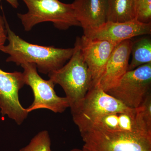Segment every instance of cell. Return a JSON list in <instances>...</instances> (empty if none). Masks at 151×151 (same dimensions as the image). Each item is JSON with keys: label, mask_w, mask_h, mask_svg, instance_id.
<instances>
[{"label": "cell", "mask_w": 151, "mask_h": 151, "mask_svg": "<svg viewBox=\"0 0 151 151\" xmlns=\"http://www.w3.org/2000/svg\"><path fill=\"white\" fill-rule=\"evenodd\" d=\"M5 22L9 44L1 47L0 51L9 55L7 62H14L18 65L25 63H34L39 72L48 74L63 66L73 54V47L56 48L29 43L11 29L6 17Z\"/></svg>", "instance_id": "1"}, {"label": "cell", "mask_w": 151, "mask_h": 151, "mask_svg": "<svg viewBox=\"0 0 151 151\" xmlns=\"http://www.w3.org/2000/svg\"><path fill=\"white\" fill-rule=\"evenodd\" d=\"M73 48L68 63L48 74L50 79L63 89L70 108L83 100L93 86L92 76L81 52L79 37L76 38Z\"/></svg>", "instance_id": "2"}, {"label": "cell", "mask_w": 151, "mask_h": 151, "mask_svg": "<svg viewBox=\"0 0 151 151\" xmlns=\"http://www.w3.org/2000/svg\"><path fill=\"white\" fill-rule=\"evenodd\" d=\"M28 12L18 13L26 31L31 30L36 25L50 22L59 30H65L73 26L81 27L76 16L72 4H65L59 0H22Z\"/></svg>", "instance_id": "3"}, {"label": "cell", "mask_w": 151, "mask_h": 151, "mask_svg": "<svg viewBox=\"0 0 151 151\" xmlns=\"http://www.w3.org/2000/svg\"><path fill=\"white\" fill-rule=\"evenodd\" d=\"M70 108L73 122L80 132L88 129L102 116L134 109L125 106L101 89L98 84L92 86L83 100Z\"/></svg>", "instance_id": "4"}, {"label": "cell", "mask_w": 151, "mask_h": 151, "mask_svg": "<svg viewBox=\"0 0 151 151\" xmlns=\"http://www.w3.org/2000/svg\"><path fill=\"white\" fill-rule=\"evenodd\" d=\"M83 151H151V135L110 133L94 129L80 132Z\"/></svg>", "instance_id": "5"}, {"label": "cell", "mask_w": 151, "mask_h": 151, "mask_svg": "<svg viewBox=\"0 0 151 151\" xmlns=\"http://www.w3.org/2000/svg\"><path fill=\"white\" fill-rule=\"evenodd\" d=\"M151 62L128 70L107 93L128 108L136 109L151 92Z\"/></svg>", "instance_id": "6"}, {"label": "cell", "mask_w": 151, "mask_h": 151, "mask_svg": "<svg viewBox=\"0 0 151 151\" xmlns=\"http://www.w3.org/2000/svg\"><path fill=\"white\" fill-rule=\"evenodd\" d=\"M21 65L24 69L25 84L31 87L34 97L32 104L26 108L28 113L37 109H47L55 113H62L70 108L66 97L57 95L53 81L50 79L45 80L38 73L35 64L25 63Z\"/></svg>", "instance_id": "7"}, {"label": "cell", "mask_w": 151, "mask_h": 151, "mask_svg": "<svg viewBox=\"0 0 151 151\" xmlns=\"http://www.w3.org/2000/svg\"><path fill=\"white\" fill-rule=\"evenodd\" d=\"M25 85L23 73L6 72L0 69V108L2 117L7 115L18 125L22 124L29 113L19 100V91Z\"/></svg>", "instance_id": "8"}, {"label": "cell", "mask_w": 151, "mask_h": 151, "mask_svg": "<svg viewBox=\"0 0 151 151\" xmlns=\"http://www.w3.org/2000/svg\"><path fill=\"white\" fill-rule=\"evenodd\" d=\"M89 129L110 133L151 135V130L137 113L136 108L129 112H115L102 116L86 130Z\"/></svg>", "instance_id": "9"}, {"label": "cell", "mask_w": 151, "mask_h": 151, "mask_svg": "<svg viewBox=\"0 0 151 151\" xmlns=\"http://www.w3.org/2000/svg\"><path fill=\"white\" fill-rule=\"evenodd\" d=\"M151 33V23H142L134 19L123 22L107 21L100 27L84 35L91 39L106 40L118 44L132 37Z\"/></svg>", "instance_id": "10"}, {"label": "cell", "mask_w": 151, "mask_h": 151, "mask_svg": "<svg viewBox=\"0 0 151 151\" xmlns=\"http://www.w3.org/2000/svg\"><path fill=\"white\" fill-rule=\"evenodd\" d=\"M83 58L92 76L93 86L98 84L105 65L117 44L108 41L79 37Z\"/></svg>", "instance_id": "11"}, {"label": "cell", "mask_w": 151, "mask_h": 151, "mask_svg": "<svg viewBox=\"0 0 151 151\" xmlns=\"http://www.w3.org/2000/svg\"><path fill=\"white\" fill-rule=\"evenodd\" d=\"M133 41H123L113 49L98 84L105 92L116 86L127 71Z\"/></svg>", "instance_id": "12"}, {"label": "cell", "mask_w": 151, "mask_h": 151, "mask_svg": "<svg viewBox=\"0 0 151 151\" xmlns=\"http://www.w3.org/2000/svg\"><path fill=\"white\" fill-rule=\"evenodd\" d=\"M72 4L84 33L98 28L107 22V0H74Z\"/></svg>", "instance_id": "13"}, {"label": "cell", "mask_w": 151, "mask_h": 151, "mask_svg": "<svg viewBox=\"0 0 151 151\" xmlns=\"http://www.w3.org/2000/svg\"><path fill=\"white\" fill-rule=\"evenodd\" d=\"M107 21L123 22L135 19L134 0H107Z\"/></svg>", "instance_id": "14"}, {"label": "cell", "mask_w": 151, "mask_h": 151, "mask_svg": "<svg viewBox=\"0 0 151 151\" xmlns=\"http://www.w3.org/2000/svg\"><path fill=\"white\" fill-rule=\"evenodd\" d=\"M132 59L128 70H134L141 65L151 62V39L143 37L132 42Z\"/></svg>", "instance_id": "15"}, {"label": "cell", "mask_w": 151, "mask_h": 151, "mask_svg": "<svg viewBox=\"0 0 151 151\" xmlns=\"http://www.w3.org/2000/svg\"><path fill=\"white\" fill-rule=\"evenodd\" d=\"M50 146L51 140L48 132L43 131L35 136L29 144L19 151H51Z\"/></svg>", "instance_id": "16"}, {"label": "cell", "mask_w": 151, "mask_h": 151, "mask_svg": "<svg viewBox=\"0 0 151 151\" xmlns=\"http://www.w3.org/2000/svg\"><path fill=\"white\" fill-rule=\"evenodd\" d=\"M135 19L142 23H151V0H134Z\"/></svg>", "instance_id": "17"}, {"label": "cell", "mask_w": 151, "mask_h": 151, "mask_svg": "<svg viewBox=\"0 0 151 151\" xmlns=\"http://www.w3.org/2000/svg\"><path fill=\"white\" fill-rule=\"evenodd\" d=\"M137 109V113L142 119L147 127L151 130V93Z\"/></svg>", "instance_id": "18"}, {"label": "cell", "mask_w": 151, "mask_h": 151, "mask_svg": "<svg viewBox=\"0 0 151 151\" xmlns=\"http://www.w3.org/2000/svg\"><path fill=\"white\" fill-rule=\"evenodd\" d=\"M4 15L3 16L0 15V48L4 45L7 38L6 29Z\"/></svg>", "instance_id": "19"}, {"label": "cell", "mask_w": 151, "mask_h": 151, "mask_svg": "<svg viewBox=\"0 0 151 151\" xmlns=\"http://www.w3.org/2000/svg\"><path fill=\"white\" fill-rule=\"evenodd\" d=\"M12 7L17 9L19 6L18 0H6Z\"/></svg>", "instance_id": "20"}, {"label": "cell", "mask_w": 151, "mask_h": 151, "mask_svg": "<svg viewBox=\"0 0 151 151\" xmlns=\"http://www.w3.org/2000/svg\"><path fill=\"white\" fill-rule=\"evenodd\" d=\"M70 151H83L82 150H79V149H73V150H71Z\"/></svg>", "instance_id": "21"}]
</instances>
